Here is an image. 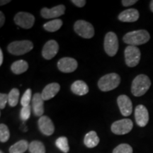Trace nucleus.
<instances>
[{
  "instance_id": "1",
  "label": "nucleus",
  "mask_w": 153,
  "mask_h": 153,
  "mask_svg": "<svg viewBox=\"0 0 153 153\" xmlns=\"http://www.w3.org/2000/svg\"><path fill=\"white\" fill-rule=\"evenodd\" d=\"M150 33L146 30H137L128 32L123 36V41L125 43L133 46L143 45L149 41Z\"/></svg>"
},
{
  "instance_id": "2",
  "label": "nucleus",
  "mask_w": 153,
  "mask_h": 153,
  "mask_svg": "<svg viewBox=\"0 0 153 153\" xmlns=\"http://www.w3.org/2000/svg\"><path fill=\"white\" fill-rule=\"evenodd\" d=\"M151 86L150 78L145 74H139L133 80L131 85V92L135 97L144 95Z\"/></svg>"
},
{
  "instance_id": "3",
  "label": "nucleus",
  "mask_w": 153,
  "mask_h": 153,
  "mask_svg": "<svg viewBox=\"0 0 153 153\" xmlns=\"http://www.w3.org/2000/svg\"><path fill=\"white\" fill-rule=\"evenodd\" d=\"M120 83V76L116 73H109L101 76L98 82V87L102 91H109L116 89Z\"/></svg>"
},
{
  "instance_id": "4",
  "label": "nucleus",
  "mask_w": 153,
  "mask_h": 153,
  "mask_svg": "<svg viewBox=\"0 0 153 153\" xmlns=\"http://www.w3.org/2000/svg\"><path fill=\"white\" fill-rule=\"evenodd\" d=\"M33 48V43L30 41L25 40V41L11 42L7 47V51L12 55H22L30 52Z\"/></svg>"
},
{
  "instance_id": "5",
  "label": "nucleus",
  "mask_w": 153,
  "mask_h": 153,
  "mask_svg": "<svg viewBox=\"0 0 153 153\" xmlns=\"http://www.w3.org/2000/svg\"><path fill=\"white\" fill-rule=\"evenodd\" d=\"M74 30L79 36L89 39L94 36V28L92 24L85 20H78L74 23Z\"/></svg>"
},
{
  "instance_id": "6",
  "label": "nucleus",
  "mask_w": 153,
  "mask_h": 153,
  "mask_svg": "<svg viewBox=\"0 0 153 153\" xmlns=\"http://www.w3.org/2000/svg\"><path fill=\"white\" fill-rule=\"evenodd\" d=\"M104 51L110 57L116 55L118 51V40L116 34L114 32H108L104 38Z\"/></svg>"
},
{
  "instance_id": "7",
  "label": "nucleus",
  "mask_w": 153,
  "mask_h": 153,
  "mask_svg": "<svg viewBox=\"0 0 153 153\" xmlns=\"http://www.w3.org/2000/svg\"><path fill=\"white\" fill-rule=\"evenodd\" d=\"M126 63L130 68H134L139 64L140 60V51L138 48L128 45L126 48L125 52Z\"/></svg>"
},
{
  "instance_id": "8",
  "label": "nucleus",
  "mask_w": 153,
  "mask_h": 153,
  "mask_svg": "<svg viewBox=\"0 0 153 153\" xmlns=\"http://www.w3.org/2000/svg\"><path fill=\"white\" fill-rule=\"evenodd\" d=\"M133 121L129 118H124L119 120H116L112 123L111 131L116 135H125L128 133L133 129Z\"/></svg>"
},
{
  "instance_id": "9",
  "label": "nucleus",
  "mask_w": 153,
  "mask_h": 153,
  "mask_svg": "<svg viewBox=\"0 0 153 153\" xmlns=\"http://www.w3.org/2000/svg\"><path fill=\"white\" fill-rule=\"evenodd\" d=\"M14 21L17 26L25 29L33 27L35 23V17L33 14L27 12H19L14 16Z\"/></svg>"
},
{
  "instance_id": "10",
  "label": "nucleus",
  "mask_w": 153,
  "mask_h": 153,
  "mask_svg": "<svg viewBox=\"0 0 153 153\" xmlns=\"http://www.w3.org/2000/svg\"><path fill=\"white\" fill-rule=\"evenodd\" d=\"M77 67V61L72 57H62L57 62V68L59 70L65 73L73 72L76 70Z\"/></svg>"
},
{
  "instance_id": "11",
  "label": "nucleus",
  "mask_w": 153,
  "mask_h": 153,
  "mask_svg": "<svg viewBox=\"0 0 153 153\" xmlns=\"http://www.w3.org/2000/svg\"><path fill=\"white\" fill-rule=\"evenodd\" d=\"M38 128L43 135L50 136L53 135L55 131V126L53 121L48 116H43L38 119Z\"/></svg>"
},
{
  "instance_id": "12",
  "label": "nucleus",
  "mask_w": 153,
  "mask_h": 153,
  "mask_svg": "<svg viewBox=\"0 0 153 153\" xmlns=\"http://www.w3.org/2000/svg\"><path fill=\"white\" fill-rule=\"evenodd\" d=\"M59 51V45L56 41L50 40L45 43L42 50V56L45 60H51Z\"/></svg>"
},
{
  "instance_id": "13",
  "label": "nucleus",
  "mask_w": 153,
  "mask_h": 153,
  "mask_svg": "<svg viewBox=\"0 0 153 153\" xmlns=\"http://www.w3.org/2000/svg\"><path fill=\"white\" fill-rule=\"evenodd\" d=\"M118 106L123 116H129L133 111V104L131 99L126 95H120L117 99Z\"/></svg>"
},
{
  "instance_id": "14",
  "label": "nucleus",
  "mask_w": 153,
  "mask_h": 153,
  "mask_svg": "<svg viewBox=\"0 0 153 153\" xmlns=\"http://www.w3.org/2000/svg\"><path fill=\"white\" fill-rule=\"evenodd\" d=\"M135 118L140 127H145L149 121V113L147 108L140 104L135 109Z\"/></svg>"
},
{
  "instance_id": "15",
  "label": "nucleus",
  "mask_w": 153,
  "mask_h": 153,
  "mask_svg": "<svg viewBox=\"0 0 153 153\" xmlns=\"http://www.w3.org/2000/svg\"><path fill=\"white\" fill-rule=\"evenodd\" d=\"M65 11V7L63 4L57 5L51 9L44 7L41 9V14L44 19H55L62 16Z\"/></svg>"
},
{
  "instance_id": "16",
  "label": "nucleus",
  "mask_w": 153,
  "mask_h": 153,
  "mask_svg": "<svg viewBox=\"0 0 153 153\" xmlns=\"http://www.w3.org/2000/svg\"><path fill=\"white\" fill-rule=\"evenodd\" d=\"M60 89V86L58 83L53 82L48 84L43 89L41 96L44 101H48L55 97Z\"/></svg>"
},
{
  "instance_id": "17",
  "label": "nucleus",
  "mask_w": 153,
  "mask_h": 153,
  "mask_svg": "<svg viewBox=\"0 0 153 153\" xmlns=\"http://www.w3.org/2000/svg\"><path fill=\"white\" fill-rule=\"evenodd\" d=\"M32 108L36 116H43L44 113V100L41 94L36 93L32 99Z\"/></svg>"
},
{
  "instance_id": "18",
  "label": "nucleus",
  "mask_w": 153,
  "mask_h": 153,
  "mask_svg": "<svg viewBox=\"0 0 153 153\" xmlns=\"http://www.w3.org/2000/svg\"><path fill=\"white\" fill-rule=\"evenodd\" d=\"M140 17L139 11L135 9H128L122 11L118 15V20L122 22H135Z\"/></svg>"
},
{
  "instance_id": "19",
  "label": "nucleus",
  "mask_w": 153,
  "mask_h": 153,
  "mask_svg": "<svg viewBox=\"0 0 153 153\" xmlns=\"http://www.w3.org/2000/svg\"><path fill=\"white\" fill-rule=\"evenodd\" d=\"M89 87L86 82L82 80H76L71 85V91L74 94L83 96L89 92Z\"/></svg>"
},
{
  "instance_id": "20",
  "label": "nucleus",
  "mask_w": 153,
  "mask_h": 153,
  "mask_svg": "<svg viewBox=\"0 0 153 153\" xmlns=\"http://www.w3.org/2000/svg\"><path fill=\"white\" fill-rule=\"evenodd\" d=\"M99 141H100V139L95 131L89 132L86 134L85 139H84V143L89 148L97 147L99 143Z\"/></svg>"
},
{
  "instance_id": "21",
  "label": "nucleus",
  "mask_w": 153,
  "mask_h": 153,
  "mask_svg": "<svg viewBox=\"0 0 153 153\" xmlns=\"http://www.w3.org/2000/svg\"><path fill=\"white\" fill-rule=\"evenodd\" d=\"M28 69V64L26 61L24 60H19L15 61L11 66V70L15 74H21L27 71Z\"/></svg>"
},
{
  "instance_id": "22",
  "label": "nucleus",
  "mask_w": 153,
  "mask_h": 153,
  "mask_svg": "<svg viewBox=\"0 0 153 153\" xmlns=\"http://www.w3.org/2000/svg\"><path fill=\"white\" fill-rule=\"evenodd\" d=\"M29 148L28 142L25 140H22L15 143L9 148L10 153H24Z\"/></svg>"
},
{
  "instance_id": "23",
  "label": "nucleus",
  "mask_w": 153,
  "mask_h": 153,
  "mask_svg": "<svg viewBox=\"0 0 153 153\" xmlns=\"http://www.w3.org/2000/svg\"><path fill=\"white\" fill-rule=\"evenodd\" d=\"M62 26V21L61 19H54L45 23L43 25L44 29L48 32H55L58 30Z\"/></svg>"
},
{
  "instance_id": "24",
  "label": "nucleus",
  "mask_w": 153,
  "mask_h": 153,
  "mask_svg": "<svg viewBox=\"0 0 153 153\" xmlns=\"http://www.w3.org/2000/svg\"><path fill=\"white\" fill-rule=\"evenodd\" d=\"M30 153H45V148L41 141L33 140L29 144Z\"/></svg>"
},
{
  "instance_id": "25",
  "label": "nucleus",
  "mask_w": 153,
  "mask_h": 153,
  "mask_svg": "<svg viewBox=\"0 0 153 153\" xmlns=\"http://www.w3.org/2000/svg\"><path fill=\"white\" fill-rule=\"evenodd\" d=\"M19 95H20V92L19 90L16 88H14L10 91V92L9 93L8 97H9V105L11 107L16 106L19 103Z\"/></svg>"
},
{
  "instance_id": "26",
  "label": "nucleus",
  "mask_w": 153,
  "mask_h": 153,
  "mask_svg": "<svg viewBox=\"0 0 153 153\" xmlns=\"http://www.w3.org/2000/svg\"><path fill=\"white\" fill-rule=\"evenodd\" d=\"M55 145L59 150L64 153H68L70 150V147L68 145V140L66 137H60L55 141Z\"/></svg>"
},
{
  "instance_id": "27",
  "label": "nucleus",
  "mask_w": 153,
  "mask_h": 153,
  "mask_svg": "<svg viewBox=\"0 0 153 153\" xmlns=\"http://www.w3.org/2000/svg\"><path fill=\"white\" fill-rule=\"evenodd\" d=\"M10 137V132L7 125L4 123L0 124V141L1 143H6Z\"/></svg>"
},
{
  "instance_id": "28",
  "label": "nucleus",
  "mask_w": 153,
  "mask_h": 153,
  "mask_svg": "<svg viewBox=\"0 0 153 153\" xmlns=\"http://www.w3.org/2000/svg\"><path fill=\"white\" fill-rule=\"evenodd\" d=\"M113 153H133V148L128 144H120L114 148Z\"/></svg>"
},
{
  "instance_id": "29",
  "label": "nucleus",
  "mask_w": 153,
  "mask_h": 153,
  "mask_svg": "<svg viewBox=\"0 0 153 153\" xmlns=\"http://www.w3.org/2000/svg\"><path fill=\"white\" fill-rule=\"evenodd\" d=\"M31 96H32V91L30 89H27L25 91L24 95L22 97L21 99V104H22V106H29V104L31 100Z\"/></svg>"
},
{
  "instance_id": "30",
  "label": "nucleus",
  "mask_w": 153,
  "mask_h": 153,
  "mask_svg": "<svg viewBox=\"0 0 153 153\" xmlns=\"http://www.w3.org/2000/svg\"><path fill=\"white\" fill-rule=\"evenodd\" d=\"M30 110H31V107L29 106L22 107V108L21 109L20 111V118L21 119L24 121L27 120L28 118H30Z\"/></svg>"
},
{
  "instance_id": "31",
  "label": "nucleus",
  "mask_w": 153,
  "mask_h": 153,
  "mask_svg": "<svg viewBox=\"0 0 153 153\" xmlns=\"http://www.w3.org/2000/svg\"><path fill=\"white\" fill-rule=\"evenodd\" d=\"M8 101H9L8 94H2V93L0 94V108H1V110L5 108L6 104H7V103L8 102Z\"/></svg>"
},
{
  "instance_id": "32",
  "label": "nucleus",
  "mask_w": 153,
  "mask_h": 153,
  "mask_svg": "<svg viewBox=\"0 0 153 153\" xmlns=\"http://www.w3.org/2000/svg\"><path fill=\"white\" fill-rule=\"evenodd\" d=\"M72 3L78 7H83L86 4L87 1L85 0H72Z\"/></svg>"
},
{
  "instance_id": "33",
  "label": "nucleus",
  "mask_w": 153,
  "mask_h": 153,
  "mask_svg": "<svg viewBox=\"0 0 153 153\" xmlns=\"http://www.w3.org/2000/svg\"><path fill=\"white\" fill-rule=\"evenodd\" d=\"M137 2V0H123V1H122V4H123L124 7H130V6L135 4Z\"/></svg>"
},
{
  "instance_id": "34",
  "label": "nucleus",
  "mask_w": 153,
  "mask_h": 153,
  "mask_svg": "<svg viewBox=\"0 0 153 153\" xmlns=\"http://www.w3.org/2000/svg\"><path fill=\"white\" fill-rule=\"evenodd\" d=\"M4 22H5L4 14H3L2 11H1V12H0V27H1V26H3L4 24Z\"/></svg>"
},
{
  "instance_id": "35",
  "label": "nucleus",
  "mask_w": 153,
  "mask_h": 153,
  "mask_svg": "<svg viewBox=\"0 0 153 153\" xmlns=\"http://www.w3.org/2000/svg\"><path fill=\"white\" fill-rule=\"evenodd\" d=\"M3 59H4V56H3L2 50L0 49V65H2Z\"/></svg>"
},
{
  "instance_id": "36",
  "label": "nucleus",
  "mask_w": 153,
  "mask_h": 153,
  "mask_svg": "<svg viewBox=\"0 0 153 153\" xmlns=\"http://www.w3.org/2000/svg\"><path fill=\"white\" fill-rule=\"evenodd\" d=\"M11 1H9V0H6V1H4V0H1V1H0V5L2 6V5H4L10 2Z\"/></svg>"
},
{
  "instance_id": "37",
  "label": "nucleus",
  "mask_w": 153,
  "mask_h": 153,
  "mask_svg": "<svg viewBox=\"0 0 153 153\" xmlns=\"http://www.w3.org/2000/svg\"><path fill=\"white\" fill-rule=\"evenodd\" d=\"M150 7L151 11H152V12H153V0H152V1H151V2H150Z\"/></svg>"
},
{
  "instance_id": "38",
  "label": "nucleus",
  "mask_w": 153,
  "mask_h": 153,
  "mask_svg": "<svg viewBox=\"0 0 153 153\" xmlns=\"http://www.w3.org/2000/svg\"><path fill=\"white\" fill-rule=\"evenodd\" d=\"M0 153H4V152H2V151H1V152H0Z\"/></svg>"
}]
</instances>
